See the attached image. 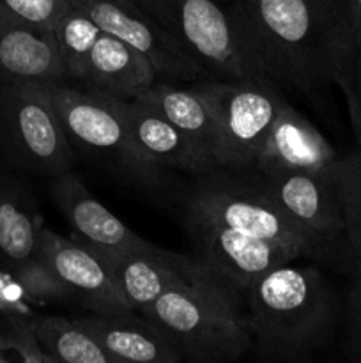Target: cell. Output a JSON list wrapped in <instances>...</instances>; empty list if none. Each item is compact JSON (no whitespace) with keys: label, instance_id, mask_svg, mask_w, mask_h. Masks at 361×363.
Here are the masks:
<instances>
[{"label":"cell","instance_id":"1","mask_svg":"<svg viewBox=\"0 0 361 363\" xmlns=\"http://www.w3.org/2000/svg\"><path fill=\"white\" fill-rule=\"evenodd\" d=\"M229 6L280 87L311 92L336 84L356 38L347 0H236Z\"/></svg>","mask_w":361,"mask_h":363},{"label":"cell","instance_id":"2","mask_svg":"<svg viewBox=\"0 0 361 363\" xmlns=\"http://www.w3.org/2000/svg\"><path fill=\"white\" fill-rule=\"evenodd\" d=\"M285 262L243 293L251 353L257 360L306 363L335 337L342 301L324 273Z\"/></svg>","mask_w":361,"mask_h":363},{"label":"cell","instance_id":"3","mask_svg":"<svg viewBox=\"0 0 361 363\" xmlns=\"http://www.w3.org/2000/svg\"><path fill=\"white\" fill-rule=\"evenodd\" d=\"M180 201L184 211L197 213L222 225L282 245L304 261L336 266L349 275L360 264V261L340 254L304 230L269 195L260 176L251 169L216 167L191 177Z\"/></svg>","mask_w":361,"mask_h":363},{"label":"cell","instance_id":"4","mask_svg":"<svg viewBox=\"0 0 361 363\" xmlns=\"http://www.w3.org/2000/svg\"><path fill=\"white\" fill-rule=\"evenodd\" d=\"M46 89L76 158L106 170L138 194L154 199L183 195L170 170L151 162L134 144L115 98L66 82L46 84Z\"/></svg>","mask_w":361,"mask_h":363},{"label":"cell","instance_id":"5","mask_svg":"<svg viewBox=\"0 0 361 363\" xmlns=\"http://www.w3.org/2000/svg\"><path fill=\"white\" fill-rule=\"evenodd\" d=\"M142 314L172 339L184 362L230 363L251 353L243 296L214 273L166 291Z\"/></svg>","mask_w":361,"mask_h":363},{"label":"cell","instance_id":"6","mask_svg":"<svg viewBox=\"0 0 361 363\" xmlns=\"http://www.w3.org/2000/svg\"><path fill=\"white\" fill-rule=\"evenodd\" d=\"M134 2L168 30L212 78H271L258 57L250 32L230 6L216 0Z\"/></svg>","mask_w":361,"mask_h":363},{"label":"cell","instance_id":"7","mask_svg":"<svg viewBox=\"0 0 361 363\" xmlns=\"http://www.w3.org/2000/svg\"><path fill=\"white\" fill-rule=\"evenodd\" d=\"M74 162L46 84L0 85V170L52 179Z\"/></svg>","mask_w":361,"mask_h":363},{"label":"cell","instance_id":"8","mask_svg":"<svg viewBox=\"0 0 361 363\" xmlns=\"http://www.w3.org/2000/svg\"><path fill=\"white\" fill-rule=\"evenodd\" d=\"M204 98L216 123V167L250 169L287 98L271 78L219 80L191 84Z\"/></svg>","mask_w":361,"mask_h":363},{"label":"cell","instance_id":"9","mask_svg":"<svg viewBox=\"0 0 361 363\" xmlns=\"http://www.w3.org/2000/svg\"><path fill=\"white\" fill-rule=\"evenodd\" d=\"M41 229L34 188L18 174L0 170V273L16 280L32 301L66 300L39 257Z\"/></svg>","mask_w":361,"mask_h":363},{"label":"cell","instance_id":"10","mask_svg":"<svg viewBox=\"0 0 361 363\" xmlns=\"http://www.w3.org/2000/svg\"><path fill=\"white\" fill-rule=\"evenodd\" d=\"M87 13L103 32L115 35L144 53L159 80L195 84L212 78L198 60L134 0H71Z\"/></svg>","mask_w":361,"mask_h":363},{"label":"cell","instance_id":"11","mask_svg":"<svg viewBox=\"0 0 361 363\" xmlns=\"http://www.w3.org/2000/svg\"><path fill=\"white\" fill-rule=\"evenodd\" d=\"M184 229L197 259L243 296L262 275L285 262L301 261L289 248L222 225L183 209Z\"/></svg>","mask_w":361,"mask_h":363},{"label":"cell","instance_id":"12","mask_svg":"<svg viewBox=\"0 0 361 363\" xmlns=\"http://www.w3.org/2000/svg\"><path fill=\"white\" fill-rule=\"evenodd\" d=\"M39 257L67 301L96 314L131 311L112 262L98 252L42 227Z\"/></svg>","mask_w":361,"mask_h":363},{"label":"cell","instance_id":"13","mask_svg":"<svg viewBox=\"0 0 361 363\" xmlns=\"http://www.w3.org/2000/svg\"><path fill=\"white\" fill-rule=\"evenodd\" d=\"M253 170V169H251ZM255 172L265 190L304 230L314 234L350 259L357 257L345 234L342 208L331 172L287 170V172Z\"/></svg>","mask_w":361,"mask_h":363},{"label":"cell","instance_id":"14","mask_svg":"<svg viewBox=\"0 0 361 363\" xmlns=\"http://www.w3.org/2000/svg\"><path fill=\"white\" fill-rule=\"evenodd\" d=\"M48 194L71 227L73 240L106 261L113 262L151 245L105 208L73 170L48 179Z\"/></svg>","mask_w":361,"mask_h":363},{"label":"cell","instance_id":"15","mask_svg":"<svg viewBox=\"0 0 361 363\" xmlns=\"http://www.w3.org/2000/svg\"><path fill=\"white\" fill-rule=\"evenodd\" d=\"M60 82L66 80L53 30L30 23L0 4V85Z\"/></svg>","mask_w":361,"mask_h":363},{"label":"cell","instance_id":"16","mask_svg":"<svg viewBox=\"0 0 361 363\" xmlns=\"http://www.w3.org/2000/svg\"><path fill=\"white\" fill-rule=\"evenodd\" d=\"M112 266L127 305L140 314L166 291L212 273L197 257L176 254L152 243L122 255Z\"/></svg>","mask_w":361,"mask_h":363},{"label":"cell","instance_id":"17","mask_svg":"<svg viewBox=\"0 0 361 363\" xmlns=\"http://www.w3.org/2000/svg\"><path fill=\"white\" fill-rule=\"evenodd\" d=\"M338 152L289 101L283 105L250 169L258 172H328Z\"/></svg>","mask_w":361,"mask_h":363},{"label":"cell","instance_id":"18","mask_svg":"<svg viewBox=\"0 0 361 363\" xmlns=\"http://www.w3.org/2000/svg\"><path fill=\"white\" fill-rule=\"evenodd\" d=\"M78 321L101 344L112 363L184 362L172 339L140 312H91Z\"/></svg>","mask_w":361,"mask_h":363},{"label":"cell","instance_id":"19","mask_svg":"<svg viewBox=\"0 0 361 363\" xmlns=\"http://www.w3.org/2000/svg\"><path fill=\"white\" fill-rule=\"evenodd\" d=\"M156 80L154 66L144 53L103 32L88 53L76 87L108 98L137 99Z\"/></svg>","mask_w":361,"mask_h":363},{"label":"cell","instance_id":"20","mask_svg":"<svg viewBox=\"0 0 361 363\" xmlns=\"http://www.w3.org/2000/svg\"><path fill=\"white\" fill-rule=\"evenodd\" d=\"M120 113L130 128L131 138L151 162L188 176L216 169L173 124L137 99H117Z\"/></svg>","mask_w":361,"mask_h":363},{"label":"cell","instance_id":"21","mask_svg":"<svg viewBox=\"0 0 361 363\" xmlns=\"http://www.w3.org/2000/svg\"><path fill=\"white\" fill-rule=\"evenodd\" d=\"M137 101L165 117L216 167L218 135L214 117L191 84L190 87H177L172 82L158 78L147 91L138 96Z\"/></svg>","mask_w":361,"mask_h":363},{"label":"cell","instance_id":"22","mask_svg":"<svg viewBox=\"0 0 361 363\" xmlns=\"http://www.w3.org/2000/svg\"><path fill=\"white\" fill-rule=\"evenodd\" d=\"M35 335L53 363H112L101 344L78 319L38 318Z\"/></svg>","mask_w":361,"mask_h":363},{"label":"cell","instance_id":"23","mask_svg":"<svg viewBox=\"0 0 361 363\" xmlns=\"http://www.w3.org/2000/svg\"><path fill=\"white\" fill-rule=\"evenodd\" d=\"M103 34L101 27L78 7L71 6L53 27L66 84L76 85L84 74L88 53Z\"/></svg>","mask_w":361,"mask_h":363},{"label":"cell","instance_id":"24","mask_svg":"<svg viewBox=\"0 0 361 363\" xmlns=\"http://www.w3.org/2000/svg\"><path fill=\"white\" fill-rule=\"evenodd\" d=\"M329 172L338 194L347 240L361 262V149L338 156Z\"/></svg>","mask_w":361,"mask_h":363},{"label":"cell","instance_id":"25","mask_svg":"<svg viewBox=\"0 0 361 363\" xmlns=\"http://www.w3.org/2000/svg\"><path fill=\"white\" fill-rule=\"evenodd\" d=\"M336 85H340L349 108L354 138L361 149V38H354L353 46L342 64Z\"/></svg>","mask_w":361,"mask_h":363},{"label":"cell","instance_id":"26","mask_svg":"<svg viewBox=\"0 0 361 363\" xmlns=\"http://www.w3.org/2000/svg\"><path fill=\"white\" fill-rule=\"evenodd\" d=\"M350 284L345 298V353L361 360V262L350 273Z\"/></svg>","mask_w":361,"mask_h":363},{"label":"cell","instance_id":"27","mask_svg":"<svg viewBox=\"0 0 361 363\" xmlns=\"http://www.w3.org/2000/svg\"><path fill=\"white\" fill-rule=\"evenodd\" d=\"M2 6L38 27L53 30L59 18L71 7V0H0Z\"/></svg>","mask_w":361,"mask_h":363},{"label":"cell","instance_id":"28","mask_svg":"<svg viewBox=\"0 0 361 363\" xmlns=\"http://www.w3.org/2000/svg\"><path fill=\"white\" fill-rule=\"evenodd\" d=\"M27 301H32L27 291L6 273H0V312L6 315H32L27 308Z\"/></svg>","mask_w":361,"mask_h":363},{"label":"cell","instance_id":"29","mask_svg":"<svg viewBox=\"0 0 361 363\" xmlns=\"http://www.w3.org/2000/svg\"><path fill=\"white\" fill-rule=\"evenodd\" d=\"M347 2H349V9H350V16H353L356 38H361V0H347Z\"/></svg>","mask_w":361,"mask_h":363},{"label":"cell","instance_id":"30","mask_svg":"<svg viewBox=\"0 0 361 363\" xmlns=\"http://www.w3.org/2000/svg\"><path fill=\"white\" fill-rule=\"evenodd\" d=\"M7 319H9V315H6V314H4V312H0V332H2L4 326H6Z\"/></svg>","mask_w":361,"mask_h":363},{"label":"cell","instance_id":"31","mask_svg":"<svg viewBox=\"0 0 361 363\" xmlns=\"http://www.w3.org/2000/svg\"><path fill=\"white\" fill-rule=\"evenodd\" d=\"M216 2H219V4H223V6H229V4H232V2H236V0H216Z\"/></svg>","mask_w":361,"mask_h":363}]
</instances>
